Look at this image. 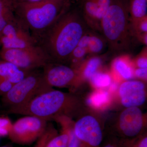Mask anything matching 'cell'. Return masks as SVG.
Wrapping results in <instances>:
<instances>
[{"instance_id":"2","label":"cell","mask_w":147,"mask_h":147,"mask_svg":"<svg viewBox=\"0 0 147 147\" xmlns=\"http://www.w3.org/2000/svg\"><path fill=\"white\" fill-rule=\"evenodd\" d=\"M71 0H45L38 2L13 1L16 18L37 42L53 24L71 7Z\"/></svg>"},{"instance_id":"8","label":"cell","mask_w":147,"mask_h":147,"mask_svg":"<svg viewBox=\"0 0 147 147\" xmlns=\"http://www.w3.org/2000/svg\"><path fill=\"white\" fill-rule=\"evenodd\" d=\"M144 118L138 107L127 108L119 116L117 125L112 136L126 140L134 139L142 134Z\"/></svg>"},{"instance_id":"6","label":"cell","mask_w":147,"mask_h":147,"mask_svg":"<svg viewBox=\"0 0 147 147\" xmlns=\"http://www.w3.org/2000/svg\"><path fill=\"white\" fill-rule=\"evenodd\" d=\"M0 57L3 60L9 62L27 72L44 67L51 63L50 58L38 45L25 49L2 48Z\"/></svg>"},{"instance_id":"16","label":"cell","mask_w":147,"mask_h":147,"mask_svg":"<svg viewBox=\"0 0 147 147\" xmlns=\"http://www.w3.org/2000/svg\"><path fill=\"white\" fill-rule=\"evenodd\" d=\"M115 70L124 79L132 78L133 71L130 65V59L128 55H121L116 58L113 62Z\"/></svg>"},{"instance_id":"5","label":"cell","mask_w":147,"mask_h":147,"mask_svg":"<svg viewBox=\"0 0 147 147\" xmlns=\"http://www.w3.org/2000/svg\"><path fill=\"white\" fill-rule=\"evenodd\" d=\"M52 89L45 82L42 73L30 72L23 80L13 84L2 96V100L9 108H15Z\"/></svg>"},{"instance_id":"34","label":"cell","mask_w":147,"mask_h":147,"mask_svg":"<svg viewBox=\"0 0 147 147\" xmlns=\"http://www.w3.org/2000/svg\"><path fill=\"white\" fill-rule=\"evenodd\" d=\"M116 88H117V86H116V84H112V85H111V87H110V90H115Z\"/></svg>"},{"instance_id":"30","label":"cell","mask_w":147,"mask_h":147,"mask_svg":"<svg viewBox=\"0 0 147 147\" xmlns=\"http://www.w3.org/2000/svg\"><path fill=\"white\" fill-rule=\"evenodd\" d=\"M147 47H146L140 53L135 60V63L138 68H146L147 67Z\"/></svg>"},{"instance_id":"29","label":"cell","mask_w":147,"mask_h":147,"mask_svg":"<svg viewBox=\"0 0 147 147\" xmlns=\"http://www.w3.org/2000/svg\"><path fill=\"white\" fill-rule=\"evenodd\" d=\"M125 140L128 147H147L146 135L141 134L134 139Z\"/></svg>"},{"instance_id":"3","label":"cell","mask_w":147,"mask_h":147,"mask_svg":"<svg viewBox=\"0 0 147 147\" xmlns=\"http://www.w3.org/2000/svg\"><path fill=\"white\" fill-rule=\"evenodd\" d=\"M81 101L75 95L60 91L49 90L38 95L28 103L10 108L11 114L37 117L49 121L59 116L71 118L79 111Z\"/></svg>"},{"instance_id":"37","label":"cell","mask_w":147,"mask_h":147,"mask_svg":"<svg viewBox=\"0 0 147 147\" xmlns=\"http://www.w3.org/2000/svg\"></svg>"},{"instance_id":"21","label":"cell","mask_w":147,"mask_h":147,"mask_svg":"<svg viewBox=\"0 0 147 147\" xmlns=\"http://www.w3.org/2000/svg\"><path fill=\"white\" fill-rule=\"evenodd\" d=\"M110 95L107 92L99 91L94 93L88 100V102L94 108H102L109 103Z\"/></svg>"},{"instance_id":"20","label":"cell","mask_w":147,"mask_h":147,"mask_svg":"<svg viewBox=\"0 0 147 147\" xmlns=\"http://www.w3.org/2000/svg\"><path fill=\"white\" fill-rule=\"evenodd\" d=\"M0 43L6 49H25L37 45L34 42L25 40L10 38L0 36Z\"/></svg>"},{"instance_id":"26","label":"cell","mask_w":147,"mask_h":147,"mask_svg":"<svg viewBox=\"0 0 147 147\" xmlns=\"http://www.w3.org/2000/svg\"><path fill=\"white\" fill-rule=\"evenodd\" d=\"M100 147H127L125 139L111 136L107 140L102 142Z\"/></svg>"},{"instance_id":"32","label":"cell","mask_w":147,"mask_h":147,"mask_svg":"<svg viewBox=\"0 0 147 147\" xmlns=\"http://www.w3.org/2000/svg\"><path fill=\"white\" fill-rule=\"evenodd\" d=\"M135 76L139 79L146 80L147 78V68H138L134 71Z\"/></svg>"},{"instance_id":"23","label":"cell","mask_w":147,"mask_h":147,"mask_svg":"<svg viewBox=\"0 0 147 147\" xmlns=\"http://www.w3.org/2000/svg\"><path fill=\"white\" fill-rule=\"evenodd\" d=\"M58 134L57 131L53 125H47L44 133L37 140L34 147H47V144L50 140Z\"/></svg>"},{"instance_id":"4","label":"cell","mask_w":147,"mask_h":147,"mask_svg":"<svg viewBox=\"0 0 147 147\" xmlns=\"http://www.w3.org/2000/svg\"><path fill=\"white\" fill-rule=\"evenodd\" d=\"M129 0H111L109 8L100 23V32L111 52L128 51L134 36L130 27Z\"/></svg>"},{"instance_id":"7","label":"cell","mask_w":147,"mask_h":147,"mask_svg":"<svg viewBox=\"0 0 147 147\" xmlns=\"http://www.w3.org/2000/svg\"><path fill=\"white\" fill-rule=\"evenodd\" d=\"M47 122L37 117L26 116L12 124L8 137L15 144H30L44 133L47 128Z\"/></svg>"},{"instance_id":"14","label":"cell","mask_w":147,"mask_h":147,"mask_svg":"<svg viewBox=\"0 0 147 147\" xmlns=\"http://www.w3.org/2000/svg\"><path fill=\"white\" fill-rule=\"evenodd\" d=\"M30 73L9 62L0 60V76L13 85L23 80Z\"/></svg>"},{"instance_id":"9","label":"cell","mask_w":147,"mask_h":147,"mask_svg":"<svg viewBox=\"0 0 147 147\" xmlns=\"http://www.w3.org/2000/svg\"><path fill=\"white\" fill-rule=\"evenodd\" d=\"M74 129L80 142V147H100L103 141V132L93 116L82 117L74 123Z\"/></svg>"},{"instance_id":"27","label":"cell","mask_w":147,"mask_h":147,"mask_svg":"<svg viewBox=\"0 0 147 147\" xmlns=\"http://www.w3.org/2000/svg\"><path fill=\"white\" fill-rule=\"evenodd\" d=\"M98 5L97 21L100 26V23L110 5L111 0H96Z\"/></svg>"},{"instance_id":"22","label":"cell","mask_w":147,"mask_h":147,"mask_svg":"<svg viewBox=\"0 0 147 147\" xmlns=\"http://www.w3.org/2000/svg\"><path fill=\"white\" fill-rule=\"evenodd\" d=\"M89 80L93 86L96 88H105L111 84V76L109 74L98 71L93 74Z\"/></svg>"},{"instance_id":"31","label":"cell","mask_w":147,"mask_h":147,"mask_svg":"<svg viewBox=\"0 0 147 147\" xmlns=\"http://www.w3.org/2000/svg\"><path fill=\"white\" fill-rule=\"evenodd\" d=\"M13 84L0 76V96H3L9 90Z\"/></svg>"},{"instance_id":"24","label":"cell","mask_w":147,"mask_h":147,"mask_svg":"<svg viewBox=\"0 0 147 147\" xmlns=\"http://www.w3.org/2000/svg\"><path fill=\"white\" fill-rule=\"evenodd\" d=\"M130 21L131 31L134 38L137 35L147 33V16L140 20Z\"/></svg>"},{"instance_id":"12","label":"cell","mask_w":147,"mask_h":147,"mask_svg":"<svg viewBox=\"0 0 147 147\" xmlns=\"http://www.w3.org/2000/svg\"><path fill=\"white\" fill-rule=\"evenodd\" d=\"M0 36L10 38L25 40L37 44L29 30L16 17L14 21L9 23L4 28L0 33Z\"/></svg>"},{"instance_id":"15","label":"cell","mask_w":147,"mask_h":147,"mask_svg":"<svg viewBox=\"0 0 147 147\" xmlns=\"http://www.w3.org/2000/svg\"><path fill=\"white\" fill-rule=\"evenodd\" d=\"M102 63L101 58L95 55L82 62L76 69L79 83L83 79H90L92 75L98 71Z\"/></svg>"},{"instance_id":"18","label":"cell","mask_w":147,"mask_h":147,"mask_svg":"<svg viewBox=\"0 0 147 147\" xmlns=\"http://www.w3.org/2000/svg\"><path fill=\"white\" fill-rule=\"evenodd\" d=\"M130 20H138L147 16V0H129Z\"/></svg>"},{"instance_id":"19","label":"cell","mask_w":147,"mask_h":147,"mask_svg":"<svg viewBox=\"0 0 147 147\" xmlns=\"http://www.w3.org/2000/svg\"><path fill=\"white\" fill-rule=\"evenodd\" d=\"M106 40L103 36H100L93 31H89L88 41V54L96 55L103 52L106 44Z\"/></svg>"},{"instance_id":"1","label":"cell","mask_w":147,"mask_h":147,"mask_svg":"<svg viewBox=\"0 0 147 147\" xmlns=\"http://www.w3.org/2000/svg\"><path fill=\"white\" fill-rule=\"evenodd\" d=\"M88 28L81 11L70 8L45 32L37 45L46 53L51 63H66Z\"/></svg>"},{"instance_id":"17","label":"cell","mask_w":147,"mask_h":147,"mask_svg":"<svg viewBox=\"0 0 147 147\" xmlns=\"http://www.w3.org/2000/svg\"><path fill=\"white\" fill-rule=\"evenodd\" d=\"M15 19L13 0H0V33L7 24Z\"/></svg>"},{"instance_id":"36","label":"cell","mask_w":147,"mask_h":147,"mask_svg":"<svg viewBox=\"0 0 147 147\" xmlns=\"http://www.w3.org/2000/svg\"><path fill=\"white\" fill-rule=\"evenodd\" d=\"M1 45V43H0V45Z\"/></svg>"},{"instance_id":"28","label":"cell","mask_w":147,"mask_h":147,"mask_svg":"<svg viewBox=\"0 0 147 147\" xmlns=\"http://www.w3.org/2000/svg\"><path fill=\"white\" fill-rule=\"evenodd\" d=\"M12 124L8 117L0 116V137L8 136Z\"/></svg>"},{"instance_id":"10","label":"cell","mask_w":147,"mask_h":147,"mask_svg":"<svg viewBox=\"0 0 147 147\" xmlns=\"http://www.w3.org/2000/svg\"><path fill=\"white\" fill-rule=\"evenodd\" d=\"M43 68V78L51 88L75 86L79 83L77 71L71 67L50 63Z\"/></svg>"},{"instance_id":"11","label":"cell","mask_w":147,"mask_h":147,"mask_svg":"<svg viewBox=\"0 0 147 147\" xmlns=\"http://www.w3.org/2000/svg\"><path fill=\"white\" fill-rule=\"evenodd\" d=\"M119 94L122 104L126 108L138 107L146 101V86L140 81L123 82L120 87Z\"/></svg>"},{"instance_id":"35","label":"cell","mask_w":147,"mask_h":147,"mask_svg":"<svg viewBox=\"0 0 147 147\" xmlns=\"http://www.w3.org/2000/svg\"><path fill=\"white\" fill-rule=\"evenodd\" d=\"M0 147H11L10 146H3Z\"/></svg>"},{"instance_id":"13","label":"cell","mask_w":147,"mask_h":147,"mask_svg":"<svg viewBox=\"0 0 147 147\" xmlns=\"http://www.w3.org/2000/svg\"><path fill=\"white\" fill-rule=\"evenodd\" d=\"M81 13L88 26L94 31H100L97 21L98 5L96 0H82Z\"/></svg>"},{"instance_id":"33","label":"cell","mask_w":147,"mask_h":147,"mask_svg":"<svg viewBox=\"0 0 147 147\" xmlns=\"http://www.w3.org/2000/svg\"><path fill=\"white\" fill-rule=\"evenodd\" d=\"M45 0H13L14 2L24 3H34L42 1Z\"/></svg>"},{"instance_id":"25","label":"cell","mask_w":147,"mask_h":147,"mask_svg":"<svg viewBox=\"0 0 147 147\" xmlns=\"http://www.w3.org/2000/svg\"><path fill=\"white\" fill-rule=\"evenodd\" d=\"M68 141L67 133L62 129L61 133L53 137L47 144V147H67Z\"/></svg>"}]
</instances>
